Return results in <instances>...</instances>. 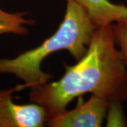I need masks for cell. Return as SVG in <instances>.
Masks as SVG:
<instances>
[{"label":"cell","mask_w":127,"mask_h":127,"mask_svg":"<svg viewBox=\"0 0 127 127\" xmlns=\"http://www.w3.org/2000/svg\"><path fill=\"white\" fill-rule=\"evenodd\" d=\"M66 12L57 31L41 45L12 59H0V74H12L22 80V90L47 83L52 78L41 69L43 60L65 50L78 61L88 52L96 27L84 7L76 0H66Z\"/></svg>","instance_id":"obj_2"},{"label":"cell","mask_w":127,"mask_h":127,"mask_svg":"<svg viewBox=\"0 0 127 127\" xmlns=\"http://www.w3.org/2000/svg\"><path fill=\"white\" fill-rule=\"evenodd\" d=\"M88 11L96 28L127 19V7L109 0H76Z\"/></svg>","instance_id":"obj_5"},{"label":"cell","mask_w":127,"mask_h":127,"mask_svg":"<svg viewBox=\"0 0 127 127\" xmlns=\"http://www.w3.org/2000/svg\"><path fill=\"white\" fill-rule=\"evenodd\" d=\"M116 45L112 24L96 28L86 54L75 65H66L59 80L31 88L30 101L44 109L47 120L88 93L109 102L127 101V72Z\"/></svg>","instance_id":"obj_1"},{"label":"cell","mask_w":127,"mask_h":127,"mask_svg":"<svg viewBox=\"0 0 127 127\" xmlns=\"http://www.w3.org/2000/svg\"><path fill=\"white\" fill-rule=\"evenodd\" d=\"M122 102H111L107 110V127H127V123L123 112Z\"/></svg>","instance_id":"obj_8"},{"label":"cell","mask_w":127,"mask_h":127,"mask_svg":"<svg viewBox=\"0 0 127 127\" xmlns=\"http://www.w3.org/2000/svg\"><path fill=\"white\" fill-rule=\"evenodd\" d=\"M117 45L120 51L127 77V19L112 24Z\"/></svg>","instance_id":"obj_7"},{"label":"cell","mask_w":127,"mask_h":127,"mask_svg":"<svg viewBox=\"0 0 127 127\" xmlns=\"http://www.w3.org/2000/svg\"><path fill=\"white\" fill-rule=\"evenodd\" d=\"M108 100L92 94L85 103L74 109L59 114L47 120L46 126L50 127H100L107 113Z\"/></svg>","instance_id":"obj_4"},{"label":"cell","mask_w":127,"mask_h":127,"mask_svg":"<svg viewBox=\"0 0 127 127\" xmlns=\"http://www.w3.org/2000/svg\"><path fill=\"white\" fill-rule=\"evenodd\" d=\"M28 12H7L0 8V35L14 34L27 35L29 33L28 26L35 23V20L28 18Z\"/></svg>","instance_id":"obj_6"},{"label":"cell","mask_w":127,"mask_h":127,"mask_svg":"<svg viewBox=\"0 0 127 127\" xmlns=\"http://www.w3.org/2000/svg\"><path fill=\"white\" fill-rule=\"evenodd\" d=\"M20 91L18 86L14 89L0 91V127H42L47 117L40 104H18L12 100L11 94Z\"/></svg>","instance_id":"obj_3"}]
</instances>
